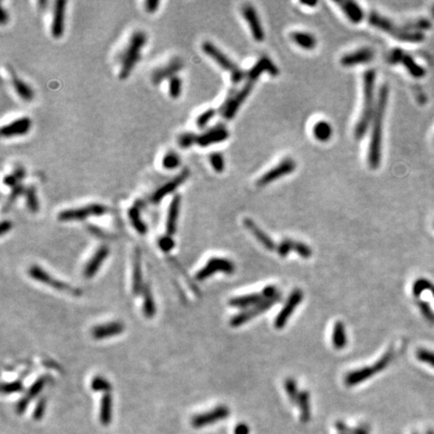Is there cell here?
<instances>
[{
    "mask_svg": "<svg viewBox=\"0 0 434 434\" xmlns=\"http://www.w3.org/2000/svg\"><path fill=\"white\" fill-rule=\"evenodd\" d=\"M143 295H144V306H143L144 315L148 319H151L156 314V306H155L154 298L149 285L144 286Z\"/></svg>",
    "mask_w": 434,
    "mask_h": 434,
    "instance_id": "ab89813d",
    "label": "cell"
},
{
    "mask_svg": "<svg viewBox=\"0 0 434 434\" xmlns=\"http://www.w3.org/2000/svg\"><path fill=\"white\" fill-rule=\"evenodd\" d=\"M375 59V51L371 47H362L344 54L340 63L345 68H352L363 64L371 63Z\"/></svg>",
    "mask_w": 434,
    "mask_h": 434,
    "instance_id": "d6986e66",
    "label": "cell"
},
{
    "mask_svg": "<svg viewBox=\"0 0 434 434\" xmlns=\"http://www.w3.org/2000/svg\"><path fill=\"white\" fill-rule=\"evenodd\" d=\"M265 300H267V298L263 292L261 294H249V295L233 298L229 301V306L233 308L247 310L261 304Z\"/></svg>",
    "mask_w": 434,
    "mask_h": 434,
    "instance_id": "f546056e",
    "label": "cell"
},
{
    "mask_svg": "<svg viewBox=\"0 0 434 434\" xmlns=\"http://www.w3.org/2000/svg\"><path fill=\"white\" fill-rule=\"evenodd\" d=\"M159 247L165 251V252H169L174 246V240L172 239V237L170 236H165V237H161L158 241Z\"/></svg>",
    "mask_w": 434,
    "mask_h": 434,
    "instance_id": "db71d44e",
    "label": "cell"
},
{
    "mask_svg": "<svg viewBox=\"0 0 434 434\" xmlns=\"http://www.w3.org/2000/svg\"><path fill=\"white\" fill-rule=\"evenodd\" d=\"M387 61L391 65H400L402 66L406 72L411 76L413 79H423L427 75V70L425 67H423L420 63H418L413 55L410 53L404 51L400 48H394L392 49L388 55Z\"/></svg>",
    "mask_w": 434,
    "mask_h": 434,
    "instance_id": "52a82bcc",
    "label": "cell"
},
{
    "mask_svg": "<svg viewBox=\"0 0 434 434\" xmlns=\"http://www.w3.org/2000/svg\"><path fill=\"white\" fill-rule=\"evenodd\" d=\"M32 128V120L28 117H20L1 127L0 135L3 138H13L26 135Z\"/></svg>",
    "mask_w": 434,
    "mask_h": 434,
    "instance_id": "44dd1931",
    "label": "cell"
},
{
    "mask_svg": "<svg viewBox=\"0 0 434 434\" xmlns=\"http://www.w3.org/2000/svg\"><path fill=\"white\" fill-rule=\"evenodd\" d=\"M336 3L340 6V8L345 13L346 17L351 22L358 24L364 19V11L362 7L355 1L343 0V1H336Z\"/></svg>",
    "mask_w": 434,
    "mask_h": 434,
    "instance_id": "4dcf8cb0",
    "label": "cell"
},
{
    "mask_svg": "<svg viewBox=\"0 0 434 434\" xmlns=\"http://www.w3.org/2000/svg\"><path fill=\"white\" fill-rule=\"evenodd\" d=\"M11 83L13 85L14 91L16 92V94L19 96L21 100L25 102H31L34 99L35 93L33 89L24 80L18 78L17 76H12Z\"/></svg>",
    "mask_w": 434,
    "mask_h": 434,
    "instance_id": "e575fe53",
    "label": "cell"
},
{
    "mask_svg": "<svg viewBox=\"0 0 434 434\" xmlns=\"http://www.w3.org/2000/svg\"><path fill=\"white\" fill-rule=\"evenodd\" d=\"M229 414H230L229 408L227 406L220 405L213 408L211 411L195 415L191 420V424L195 428L205 427L207 425L226 419L229 416Z\"/></svg>",
    "mask_w": 434,
    "mask_h": 434,
    "instance_id": "9a60e30c",
    "label": "cell"
},
{
    "mask_svg": "<svg viewBox=\"0 0 434 434\" xmlns=\"http://www.w3.org/2000/svg\"><path fill=\"white\" fill-rule=\"evenodd\" d=\"M430 15H431V18L434 20V4L432 5V7L430 8Z\"/></svg>",
    "mask_w": 434,
    "mask_h": 434,
    "instance_id": "e7e4bbea",
    "label": "cell"
},
{
    "mask_svg": "<svg viewBox=\"0 0 434 434\" xmlns=\"http://www.w3.org/2000/svg\"><path fill=\"white\" fill-rule=\"evenodd\" d=\"M313 135L319 142H328L332 138L333 127L325 120L317 121L313 127Z\"/></svg>",
    "mask_w": 434,
    "mask_h": 434,
    "instance_id": "d590c367",
    "label": "cell"
},
{
    "mask_svg": "<svg viewBox=\"0 0 434 434\" xmlns=\"http://www.w3.org/2000/svg\"><path fill=\"white\" fill-rule=\"evenodd\" d=\"M393 357H394V354L390 350L382 356L374 365L366 366V367H363V368H360V369L349 372L345 376V380H344L345 384L348 387H353V386H356L360 383L365 382L366 380L370 379L374 375L382 372L385 368H387L389 366V364L391 363Z\"/></svg>",
    "mask_w": 434,
    "mask_h": 434,
    "instance_id": "8992f818",
    "label": "cell"
},
{
    "mask_svg": "<svg viewBox=\"0 0 434 434\" xmlns=\"http://www.w3.org/2000/svg\"><path fill=\"white\" fill-rule=\"evenodd\" d=\"M125 329V326L121 322H111L104 325H99L93 328L92 330V336L96 340H103L107 339L109 337L117 336L119 334L123 333Z\"/></svg>",
    "mask_w": 434,
    "mask_h": 434,
    "instance_id": "f1b7e54d",
    "label": "cell"
},
{
    "mask_svg": "<svg viewBox=\"0 0 434 434\" xmlns=\"http://www.w3.org/2000/svg\"><path fill=\"white\" fill-rule=\"evenodd\" d=\"M25 177V170L22 167H17L13 170V172H11L10 174H7L4 176L3 178V184L7 187H10L11 189L14 188L15 186L21 184L20 182L24 179Z\"/></svg>",
    "mask_w": 434,
    "mask_h": 434,
    "instance_id": "60d3db41",
    "label": "cell"
},
{
    "mask_svg": "<svg viewBox=\"0 0 434 434\" xmlns=\"http://www.w3.org/2000/svg\"><path fill=\"white\" fill-rule=\"evenodd\" d=\"M332 343L336 350H343L348 344L347 332L344 324L341 321L336 322L333 328Z\"/></svg>",
    "mask_w": 434,
    "mask_h": 434,
    "instance_id": "d6a6232c",
    "label": "cell"
},
{
    "mask_svg": "<svg viewBox=\"0 0 434 434\" xmlns=\"http://www.w3.org/2000/svg\"><path fill=\"white\" fill-rule=\"evenodd\" d=\"M432 144H433V146H434V134H433V137H432Z\"/></svg>",
    "mask_w": 434,
    "mask_h": 434,
    "instance_id": "03108f58",
    "label": "cell"
},
{
    "mask_svg": "<svg viewBox=\"0 0 434 434\" xmlns=\"http://www.w3.org/2000/svg\"><path fill=\"white\" fill-rule=\"evenodd\" d=\"M128 215H129V219L131 221V224L133 225V227L142 236L147 234V225L146 223L143 221L142 217H141V212H140V208L135 205L132 206L131 208H129L128 210Z\"/></svg>",
    "mask_w": 434,
    "mask_h": 434,
    "instance_id": "74e56055",
    "label": "cell"
},
{
    "mask_svg": "<svg viewBox=\"0 0 434 434\" xmlns=\"http://www.w3.org/2000/svg\"><path fill=\"white\" fill-rule=\"evenodd\" d=\"M280 299H281V295H278V296H276L275 298L265 300L261 304H258V305H256V306H254V307H252L250 309L244 310L243 312L237 314V315L233 316L230 319V326L234 327V328H237V327H240V326L244 325L245 323H247L248 321L252 320L253 317L259 316L264 312L269 311L274 305H276V303L279 302Z\"/></svg>",
    "mask_w": 434,
    "mask_h": 434,
    "instance_id": "7c38bea8",
    "label": "cell"
},
{
    "mask_svg": "<svg viewBox=\"0 0 434 434\" xmlns=\"http://www.w3.org/2000/svg\"><path fill=\"white\" fill-rule=\"evenodd\" d=\"M24 192H25V187L22 184H19V185L15 186L14 188H12L9 196L7 197L6 205L4 206L5 211L7 210V208H9L16 201L17 198L20 197L21 195H24Z\"/></svg>",
    "mask_w": 434,
    "mask_h": 434,
    "instance_id": "816d5d0a",
    "label": "cell"
},
{
    "mask_svg": "<svg viewBox=\"0 0 434 434\" xmlns=\"http://www.w3.org/2000/svg\"><path fill=\"white\" fill-rule=\"evenodd\" d=\"M7 20H8V14H7L5 8L1 7V10H0V22H1V24H5Z\"/></svg>",
    "mask_w": 434,
    "mask_h": 434,
    "instance_id": "94428289",
    "label": "cell"
},
{
    "mask_svg": "<svg viewBox=\"0 0 434 434\" xmlns=\"http://www.w3.org/2000/svg\"><path fill=\"white\" fill-rule=\"evenodd\" d=\"M353 433L354 434H367L362 428H360V429H355V430H353Z\"/></svg>",
    "mask_w": 434,
    "mask_h": 434,
    "instance_id": "be15d7a7",
    "label": "cell"
},
{
    "mask_svg": "<svg viewBox=\"0 0 434 434\" xmlns=\"http://www.w3.org/2000/svg\"><path fill=\"white\" fill-rule=\"evenodd\" d=\"M143 277H142V266H141V252L137 248L134 254V264H133V285L132 291L135 296L140 295L143 290Z\"/></svg>",
    "mask_w": 434,
    "mask_h": 434,
    "instance_id": "1f68e13d",
    "label": "cell"
},
{
    "mask_svg": "<svg viewBox=\"0 0 434 434\" xmlns=\"http://www.w3.org/2000/svg\"><path fill=\"white\" fill-rule=\"evenodd\" d=\"M255 82L256 81L254 80L246 79L245 83L240 90L234 92L228 96V98L220 108V112L223 118L225 120H232L236 117L241 105L246 101V99L251 94Z\"/></svg>",
    "mask_w": 434,
    "mask_h": 434,
    "instance_id": "ba28073f",
    "label": "cell"
},
{
    "mask_svg": "<svg viewBox=\"0 0 434 434\" xmlns=\"http://www.w3.org/2000/svg\"><path fill=\"white\" fill-rule=\"evenodd\" d=\"M296 168L297 163L294 159L290 157L282 159L276 166L271 168L258 178V180L256 181V185L259 187H265L286 175L292 174L296 170Z\"/></svg>",
    "mask_w": 434,
    "mask_h": 434,
    "instance_id": "30bf717a",
    "label": "cell"
},
{
    "mask_svg": "<svg viewBox=\"0 0 434 434\" xmlns=\"http://www.w3.org/2000/svg\"><path fill=\"white\" fill-rule=\"evenodd\" d=\"M264 73H268L272 77H276L279 75L277 67L268 56H262L258 62H256V64L246 73L245 79L257 81V79Z\"/></svg>",
    "mask_w": 434,
    "mask_h": 434,
    "instance_id": "603a6c76",
    "label": "cell"
},
{
    "mask_svg": "<svg viewBox=\"0 0 434 434\" xmlns=\"http://www.w3.org/2000/svg\"><path fill=\"white\" fill-rule=\"evenodd\" d=\"M292 40L306 50H313L316 46V37L307 32H294L291 35Z\"/></svg>",
    "mask_w": 434,
    "mask_h": 434,
    "instance_id": "836d02e7",
    "label": "cell"
},
{
    "mask_svg": "<svg viewBox=\"0 0 434 434\" xmlns=\"http://www.w3.org/2000/svg\"><path fill=\"white\" fill-rule=\"evenodd\" d=\"M23 390V384L21 380H16L9 383H3L1 387V391L3 394H12L21 392Z\"/></svg>",
    "mask_w": 434,
    "mask_h": 434,
    "instance_id": "f907efd6",
    "label": "cell"
},
{
    "mask_svg": "<svg viewBox=\"0 0 434 434\" xmlns=\"http://www.w3.org/2000/svg\"><path fill=\"white\" fill-rule=\"evenodd\" d=\"M180 205H181V196L179 194L174 195L169 206H168V212H167V219H166V234L167 236L172 237L177 229V222L180 212Z\"/></svg>",
    "mask_w": 434,
    "mask_h": 434,
    "instance_id": "484cf974",
    "label": "cell"
},
{
    "mask_svg": "<svg viewBox=\"0 0 434 434\" xmlns=\"http://www.w3.org/2000/svg\"><path fill=\"white\" fill-rule=\"evenodd\" d=\"M46 382H47V376H41L31 386V388L26 392V395L23 396L16 404L17 414L21 415L26 411V408L28 407L31 401L35 399L43 390Z\"/></svg>",
    "mask_w": 434,
    "mask_h": 434,
    "instance_id": "d4e9b609",
    "label": "cell"
},
{
    "mask_svg": "<svg viewBox=\"0 0 434 434\" xmlns=\"http://www.w3.org/2000/svg\"><path fill=\"white\" fill-rule=\"evenodd\" d=\"M183 66L184 65H183V62L181 59H179V57L173 59L166 66L160 67L158 69H156L152 73L151 80L154 84H159L163 80L169 79L170 78L176 76V74L183 69Z\"/></svg>",
    "mask_w": 434,
    "mask_h": 434,
    "instance_id": "cb8c5ba5",
    "label": "cell"
},
{
    "mask_svg": "<svg viewBox=\"0 0 434 434\" xmlns=\"http://www.w3.org/2000/svg\"><path fill=\"white\" fill-rule=\"evenodd\" d=\"M250 429L245 423H239L235 428V434H249Z\"/></svg>",
    "mask_w": 434,
    "mask_h": 434,
    "instance_id": "680465c9",
    "label": "cell"
},
{
    "mask_svg": "<svg viewBox=\"0 0 434 434\" xmlns=\"http://www.w3.org/2000/svg\"><path fill=\"white\" fill-rule=\"evenodd\" d=\"M109 253H110V249L107 245H102L98 248V250L95 252V254L93 255V257L90 259V262L86 264V266L84 268L83 275L86 278H91V277L96 276V274L100 270L102 264L108 257Z\"/></svg>",
    "mask_w": 434,
    "mask_h": 434,
    "instance_id": "83f0119b",
    "label": "cell"
},
{
    "mask_svg": "<svg viewBox=\"0 0 434 434\" xmlns=\"http://www.w3.org/2000/svg\"><path fill=\"white\" fill-rule=\"evenodd\" d=\"M243 224H244V227L253 236V237H255V239L265 247V248H267L268 250H270V251H274V250H276V247H277V245H276V243H275V241L271 238V237H269L261 227H258V225H256L255 224V222L253 221V220H251L250 218H245L244 220H243Z\"/></svg>",
    "mask_w": 434,
    "mask_h": 434,
    "instance_id": "4316f807",
    "label": "cell"
},
{
    "mask_svg": "<svg viewBox=\"0 0 434 434\" xmlns=\"http://www.w3.org/2000/svg\"><path fill=\"white\" fill-rule=\"evenodd\" d=\"M91 387L95 392H105L109 393L112 389L111 383L102 376H96L92 380Z\"/></svg>",
    "mask_w": 434,
    "mask_h": 434,
    "instance_id": "f6af8a7d",
    "label": "cell"
},
{
    "mask_svg": "<svg viewBox=\"0 0 434 434\" xmlns=\"http://www.w3.org/2000/svg\"><path fill=\"white\" fill-rule=\"evenodd\" d=\"M284 390L287 397L291 399L293 403L297 402L298 396L300 394V391L297 386V382L293 378H287L284 382Z\"/></svg>",
    "mask_w": 434,
    "mask_h": 434,
    "instance_id": "c3c4849f",
    "label": "cell"
},
{
    "mask_svg": "<svg viewBox=\"0 0 434 434\" xmlns=\"http://www.w3.org/2000/svg\"><path fill=\"white\" fill-rule=\"evenodd\" d=\"M209 162L216 173H222L224 171L225 161L223 155L220 152H212L209 155Z\"/></svg>",
    "mask_w": 434,
    "mask_h": 434,
    "instance_id": "bcb514c9",
    "label": "cell"
},
{
    "mask_svg": "<svg viewBox=\"0 0 434 434\" xmlns=\"http://www.w3.org/2000/svg\"><path fill=\"white\" fill-rule=\"evenodd\" d=\"M241 12L245 21L248 24L252 38L257 42L264 41L265 32L255 8L251 4H244L241 7Z\"/></svg>",
    "mask_w": 434,
    "mask_h": 434,
    "instance_id": "ac0fdd59",
    "label": "cell"
},
{
    "mask_svg": "<svg viewBox=\"0 0 434 434\" xmlns=\"http://www.w3.org/2000/svg\"><path fill=\"white\" fill-rule=\"evenodd\" d=\"M297 405L301 409V420L303 422H308L311 418V406H310V394L308 391H300L298 396Z\"/></svg>",
    "mask_w": 434,
    "mask_h": 434,
    "instance_id": "f35d334b",
    "label": "cell"
},
{
    "mask_svg": "<svg viewBox=\"0 0 434 434\" xmlns=\"http://www.w3.org/2000/svg\"><path fill=\"white\" fill-rule=\"evenodd\" d=\"M304 299V294L300 288H296L292 292V294L288 296L282 310L278 313L275 320V327L276 329H282L288 319L292 316L295 310L299 307V305L302 303Z\"/></svg>",
    "mask_w": 434,
    "mask_h": 434,
    "instance_id": "5bb4252c",
    "label": "cell"
},
{
    "mask_svg": "<svg viewBox=\"0 0 434 434\" xmlns=\"http://www.w3.org/2000/svg\"><path fill=\"white\" fill-rule=\"evenodd\" d=\"M159 5H160V1L158 0H147L144 3L145 6V10L148 13H154L158 10Z\"/></svg>",
    "mask_w": 434,
    "mask_h": 434,
    "instance_id": "6f0895ef",
    "label": "cell"
},
{
    "mask_svg": "<svg viewBox=\"0 0 434 434\" xmlns=\"http://www.w3.org/2000/svg\"><path fill=\"white\" fill-rule=\"evenodd\" d=\"M146 34L138 31L135 32L128 42L121 59V68L119 72L120 79H128L134 70L135 66L141 59V51L143 46L146 44Z\"/></svg>",
    "mask_w": 434,
    "mask_h": 434,
    "instance_id": "277c9868",
    "label": "cell"
},
{
    "mask_svg": "<svg viewBox=\"0 0 434 434\" xmlns=\"http://www.w3.org/2000/svg\"><path fill=\"white\" fill-rule=\"evenodd\" d=\"M24 197L26 200V206H27L28 210L33 213H37L40 209V204H39V199H38V195H37L36 187L33 185L25 187Z\"/></svg>",
    "mask_w": 434,
    "mask_h": 434,
    "instance_id": "b9f144b4",
    "label": "cell"
},
{
    "mask_svg": "<svg viewBox=\"0 0 434 434\" xmlns=\"http://www.w3.org/2000/svg\"><path fill=\"white\" fill-rule=\"evenodd\" d=\"M389 100V88L388 84L384 83L379 89L378 98L376 101V109L374 117L372 120V133L369 142L367 161L371 169L375 170L380 167L382 158V137H383V125L386 115L387 105Z\"/></svg>",
    "mask_w": 434,
    "mask_h": 434,
    "instance_id": "6da1fadb",
    "label": "cell"
},
{
    "mask_svg": "<svg viewBox=\"0 0 434 434\" xmlns=\"http://www.w3.org/2000/svg\"><path fill=\"white\" fill-rule=\"evenodd\" d=\"M168 86H169V89H168L169 96L172 99H174V100L178 99L180 97V95H181V92H182V80H181V78L179 76H177V75L174 76V77H172V78H170V79H168Z\"/></svg>",
    "mask_w": 434,
    "mask_h": 434,
    "instance_id": "ee69618b",
    "label": "cell"
},
{
    "mask_svg": "<svg viewBox=\"0 0 434 434\" xmlns=\"http://www.w3.org/2000/svg\"><path fill=\"white\" fill-rule=\"evenodd\" d=\"M375 82L376 71L373 69L367 70L363 75V107L354 130V135L357 140L364 138L370 125L372 124L376 109Z\"/></svg>",
    "mask_w": 434,
    "mask_h": 434,
    "instance_id": "7a4b0ae2",
    "label": "cell"
},
{
    "mask_svg": "<svg viewBox=\"0 0 434 434\" xmlns=\"http://www.w3.org/2000/svg\"><path fill=\"white\" fill-rule=\"evenodd\" d=\"M202 50L208 57H210L213 62H215L222 70L229 73L230 79L234 84H237L242 79H245L246 73H244L235 62H233L222 50H220L212 42L204 41L202 43Z\"/></svg>",
    "mask_w": 434,
    "mask_h": 434,
    "instance_id": "5b68a950",
    "label": "cell"
},
{
    "mask_svg": "<svg viewBox=\"0 0 434 434\" xmlns=\"http://www.w3.org/2000/svg\"><path fill=\"white\" fill-rule=\"evenodd\" d=\"M45 407H46V399L44 397L40 398V401L38 402L36 409L34 411V418L37 421H40V419L43 417V414L45 412Z\"/></svg>",
    "mask_w": 434,
    "mask_h": 434,
    "instance_id": "11a10c76",
    "label": "cell"
},
{
    "mask_svg": "<svg viewBox=\"0 0 434 434\" xmlns=\"http://www.w3.org/2000/svg\"><path fill=\"white\" fill-rule=\"evenodd\" d=\"M28 274L34 279L42 282L44 284H47V285H49V286H51L57 291L66 292V293H69V294H72L75 296H79L81 294V292L79 291L78 288H75L66 282L52 277L49 274H47L45 271H43L39 266H33L30 269Z\"/></svg>",
    "mask_w": 434,
    "mask_h": 434,
    "instance_id": "4fadbf2b",
    "label": "cell"
},
{
    "mask_svg": "<svg viewBox=\"0 0 434 434\" xmlns=\"http://www.w3.org/2000/svg\"><path fill=\"white\" fill-rule=\"evenodd\" d=\"M429 285L430 284H429L428 280L417 279L415 281V283L413 284V295L416 297L420 296L423 293V291H425L427 287H429Z\"/></svg>",
    "mask_w": 434,
    "mask_h": 434,
    "instance_id": "9f6ffc18",
    "label": "cell"
},
{
    "mask_svg": "<svg viewBox=\"0 0 434 434\" xmlns=\"http://www.w3.org/2000/svg\"><path fill=\"white\" fill-rule=\"evenodd\" d=\"M196 142H197V135L190 132L183 133L178 138V144L182 149H188L192 147L194 144H196Z\"/></svg>",
    "mask_w": 434,
    "mask_h": 434,
    "instance_id": "7dc6e473",
    "label": "cell"
},
{
    "mask_svg": "<svg viewBox=\"0 0 434 434\" xmlns=\"http://www.w3.org/2000/svg\"><path fill=\"white\" fill-rule=\"evenodd\" d=\"M190 171L188 168L183 169L178 175H176L173 179L166 182L163 186L159 187L158 189L152 194L151 196V202L154 204H158L161 202L162 199L166 197L169 194H172L175 192L181 184H183L189 177Z\"/></svg>",
    "mask_w": 434,
    "mask_h": 434,
    "instance_id": "2e32d148",
    "label": "cell"
},
{
    "mask_svg": "<svg viewBox=\"0 0 434 434\" xmlns=\"http://www.w3.org/2000/svg\"><path fill=\"white\" fill-rule=\"evenodd\" d=\"M292 251L297 252L303 258H309L313 254V251L309 245L288 238L283 239L276 247V252L281 257H285Z\"/></svg>",
    "mask_w": 434,
    "mask_h": 434,
    "instance_id": "7402d4cb",
    "label": "cell"
},
{
    "mask_svg": "<svg viewBox=\"0 0 434 434\" xmlns=\"http://www.w3.org/2000/svg\"><path fill=\"white\" fill-rule=\"evenodd\" d=\"M416 358L424 363L434 368V352L427 349H418L416 351Z\"/></svg>",
    "mask_w": 434,
    "mask_h": 434,
    "instance_id": "f5cc1de1",
    "label": "cell"
},
{
    "mask_svg": "<svg viewBox=\"0 0 434 434\" xmlns=\"http://www.w3.org/2000/svg\"><path fill=\"white\" fill-rule=\"evenodd\" d=\"M301 3H303L304 5H307V6H316V4H317L316 1H313V2H304V1H302Z\"/></svg>",
    "mask_w": 434,
    "mask_h": 434,
    "instance_id": "6125c7cd",
    "label": "cell"
},
{
    "mask_svg": "<svg viewBox=\"0 0 434 434\" xmlns=\"http://www.w3.org/2000/svg\"><path fill=\"white\" fill-rule=\"evenodd\" d=\"M215 115H216V110L214 109L205 110L196 119V126L199 129H204L209 124V122L214 118Z\"/></svg>",
    "mask_w": 434,
    "mask_h": 434,
    "instance_id": "681fc988",
    "label": "cell"
},
{
    "mask_svg": "<svg viewBox=\"0 0 434 434\" xmlns=\"http://www.w3.org/2000/svg\"><path fill=\"white\" fill-rule=\"evenodd\" d=\"M67 1L57 0L53 4L50 34L53 39H61L65 33Z\"/></svg>",
    "mask_w": 434,
    "mask_h": 434,
    "instance_id": "ffe728a7",
    "label": "cell"
},
{
    "mask_svg": "<svg viewBox=\"0 0 434 434\" xmlns=\"http://www.w3.org/2000/svg\"><path fill=\"white\" fill-rule=\"evenodd\" d=\"M11 228H12V223L8 220H4L1 222V225H0V234L3 236L6 233H8Z\"/></svg>",
    "mask_w": 434,
    "mask_h": 434,
    "instance_id": "91938a15",
    "label": "cell"
},
{
    "mask_svg": "<svg viewBox=\"0 0 434 434\" xmlns=\"http://www.w3.org/2000/svg\"><path fill=\"white\" fill-rule=\"evenodd\" d=\"M229 132L223 125H216L201 135H197V142L196 145L199 147L205 148L209 147L213 144H218L221 142H224L228 139Z\"/></svg>",
    "mask_w": 434,
    "mask_h": 434,
    "instance_id": "e0dca14e",
    "label": "cell"
},
{
    "mask_svg": "<svg viewBox=\"0 0 434 434\" xmlns=\"http://www.w3.org/2000/svg\"><path fill=\"white\" fill-rule=\"evenodd\" d=\"M219 272L226 275H233L236 272V265L227 258L212 257L200 271H198L195 277L201 281Z\"/></svg>",
    "mask_w": 434,
    "mask_h": 434,
    "instance_id": "8fae6325",
    "label": "cell"
},
{
    "mask_svg": "<svg viewBox=\"0 0 434 434\" xmlns=\"http://www.w3.org/2000/svg\"><path fill=\"white\" fill-rule=\"evenodd\" d=\"M368 21L372 26L388 34L389 36L394 38L395 40L401 42L421 43L426 39L425 34L409 31L405 26V23L398 24L392 19L383 16L382 14L376 11H371L368 14Z\"/></svg>",
    "mask_w": 434,
    "mask_h": 434,
    "instance_id": "3957f363",
    "label": "cell"
},
{
    "mask_svg": "<svg viewBox=\"0 0 434 434\" xmlns=\"http://www.w3.org/2000/svg\"><path fill=\"white\" fill-rule=\"evenodd\" d=\"M112 404H113V399L111 394L105 393L103 395L101 400L100 421L105 426L109 425L112 420Z\"/></svg>",
    "mask_w": 434,
    "mask_h": 434,
    "instance_id": "8d00e7d4",
    "label": "cell"
},
{
    "mask_svg": "<svg viewBox=\"0 0 434 434\" xmlns=\"http://www.w3.org/2000/svg\"><path fill=\"white\" fill-rule=\"evenodd\" d=\"M181 164L180 156L174 151L167 152L162 158V167L165 170H175Z\"/></svg>",
    "mask_w": 434,
    "mask_h": 434,
    "instance_id": "7bdbcfd3",
    "label": "cell"
},
{
    "mask_svg": "<svg viewBox=\"0 0 434 434\" xmlns=\"http://www.w3.org/2000/svg\"><path fill=\"white\" fill-rule=\"evenodd\" d=\"M109 212V208L100 203H92L79 208L66 209L59 213L60 221H81L91 216H102Z\"/></svg>",
    "mask_w": 434,
    "mask_h": 434,
    "instance_id": "9c48e42d",
    "label": "cell"
}]
</instances>
